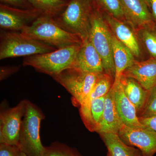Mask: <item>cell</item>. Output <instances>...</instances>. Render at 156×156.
Listing matches in <instances>:
<instances>
[{
  "label": "cell",
  "mask_w": 156,
  "mask_h": 156,
  "mask_svg": "<svg viewBox=\"0 0 156 156\" xmlns=\"http://www.w3.org/2000/svg\"><path fill=\"white\" fill-rule=\"evenodd\" d=\"M21 33L57 49L71 45L82 44L83 42L79 36L68 32L60 27L54 17L44 14L22 30Z\"/></svg>",
  "instance_id": "1"
},
{
  "label": "cell",
  "mask_w": 156,
  "mask_h": 156,
  "mask_svg": "<svg viewBox=\"0 0 156 156\" xmlns=\"http://www.w3.org/2000/svg\"><path fill=\"white\" fill-rule=\"evenodd\" d=\"M93 4L89 39L103 62L104 72L114 80L115 70L113 57L112 33L100 9Z\"/></svg>",
  "instance_id": "2"
},
{
  "label": "cell",
  "mask_w": 156,
  "mask_h": 156,
  "mask_svg": "<svg viewBox=\"0 0 156 156\" xmlns=\"http://www.w3.org/2000/svg\"><path fill=\"white\" fill-rule=\"evenodd\" d=\"M44 115L38 108L30 101H26L18 147L27 156H44L45 147L40 136L41 122Z\"/></svg>",
  "instance_id": "3"
},
{
  "label": "cell",
  "mask_w": 156,
  "mask_h": 156,
  "mask_svg": "<svg viewBox=\"0 0 156 156\" xmlns=\"http://www.w3.org/2000/svg\"><path fill=\"white\" fill-rule=\"evenodd\" d=\"M93 7L92 0H69L63 11L54 19L60 27L79 36L84 41L89 38Z\"/></svg>",
  "instance_id": "4"
},
{
  "label": "cell",
  "mask_w": 156,
  "mask_h": 156,
  "mask_svg": "<svg viewBox=\"0 0 156 156\" xmlns=\"http://www.w3.org/2000/svg\"><path fill=\"white\" fill-rule=\"evenodd\" d=\"M81 45H71L50 53L29 56L24 59L23 65L31 66L53 77L65 70L73 68Z\"/></svg>",
  "instance_id": "5"
},
{
  "label": "cell",
  "mask_w": 156,
  "mask_h": 156,
  "mask_svg": "<svg viewBox=\"0 0 156 156\" xmlns=\"http://www.w3.org/2000/svg\"><path fill=\"white\" fill-rule=\"evenodd\" d=\"M56 48L19 33L4 32L1 34L0 59L31 56L53 52Z\"/></svg>",
  "instance_id": "6"
},
{
  "label": "cell",
  "mask_w": 156,
  "mask_h": 156,
  "mask_svg": "<svg viewBox=\"0 0 156 156\" xmlns=\"http://www.w3.org/2000/svg\"><path fill=\"white\" fill-rule=\"evenodd\" d=\"M100 74L85 72L71 68L53 78L69 92L74 103L80 106L89 97Z\"/></svg>",
  "instance_id": "7"
},
{
  "label": "cell",
  "mask_w": 156,
  "mask_h": 156,
  "mask_svg": "<svg viewBox=\"0 0 156 156\" xmlns=\"http://www.w3.org/2000/svg\"><path fill=\"white\" fill-rule=\"evenodd\" d=\"M26 101H22L17 106L1 113L0 144L18 146Z\"/></svg>",
  "instance_id": "8"
},
{
  "label": "cell",
  "mask_w": 156,
  "mask_h": 156,
  "mask_svg": "<svg viewBox=\"0 0 156 156\" xmlns=\"http://www.w3.org/2000/svg\"><path fill=\"white\" fill-rule=\"evenodd\" d=\"M118 134L127 145L138 149L143 156H153L156 153V131L152 129L124 125Z\"/></svg>",
  "instance_id": "9"
},
{
  "label": "cell",
  "mask_w": 156,
  "mask_h": 156,
  "mask_svg": "<svg viewBox=\"0 0 156 156\" xmlns=\"http://www.w3.org/2000/svg\"><path fill=\"white\" fill-rule=\"evenodd\" d=\"M42 14L41 11L34 8L19 9L1 4L0 27L8 30L21 31Z\"/></svg>",
  "instance_id": "10"
},
{
  "label": "cell",
  "mask_w": 156,
  "mask_h": 156,
  "mask_svg": "<svg viewBox=\"0 0 156 156\" xmlns=\"http://www.w3.org/2000/svg\"><path fill=\"white\" fill-rule=\"evenodd\" d=\"M102 13L111 30L117 39L131 51L134 57H139L141 51L136 32L127 22L117 19L106 13Z\"/></svg>",
  "instance_id": "11"
},
{
  "label": "cell",
  "mask_w": 156,
  "mask_h": 156,
  "mask_svg": "<svg viewBox=\"0 0 156 156\" xmlns=\"http://www.w3.org/2000/svg\"><path fill=\"white\" fill-rule=\"evenodd\" d=\"M127 23L135 31L154 22L148 6L144 0H120Z\"/></svg>",
  "instance_id": "12"
},
{
  "label": "cell",
  "mask_w": 156,
  "mask_h": 156,
  "mask_svg": "<svg viewBox=\"0 0 156 156\" xmlns=\"http://www.w3.org/2000/svg\"><path fill=\"white\" fill-rule=\"evenodd\" d=\"M73 68L85 72L98 74L105 73L101 57L89 38L82 44Z\"/></svg>",
  "instance_id": "13"
},
{
  "label": "cell",
  "mask_w": 156,
  "mask_h": 156,
  "mask_svg": "<svg viewBox=\"0 0 156 156\" xmlns=\"http://www.w3.org/2000/svg\"><path fill=\"white\" fill-rule=\"evenodd\" d=\"M134 79L148 91L156 86V58H150L145 61L135 60L122 76Z\"/></svg>",
  "instance_id": "14"
},
{
  "label": "cell",
  "mask_w": 156,
  "mask_h": 156,
  "mask_svg": "<svg viewBox=\"0 0 156 156\" xmlns=\"http://www.w3.org/2000/svg\"><path fill=\"white\" fill-rule=\"evenodd\" d=\"M115 105L122 122L131 128L145 127L140 123L135 106L125 95L120 83L112 87Z\"/></svg>",
  "instance_id": "15"
},
{
  "label": "cell",
  "mask_w": 156,
  "mask_h": 156,
  "mask_svg": "<svg viewBox=\"0 0 156 156\" xmlns=\"http://www.w3.org/2000/svg\"><path fill=\"white\" fill-rule=\"evenodd\" d=\"M124 125L116 108L112 88L105 96L103 115L95 132L118 134Z\"/></svg>",
  "instance_id": "16"
},
{
  "label": "cell",
  "mask_w": 156,
  "mask_h": 156,
  "mask_svg": "<svg viewBox=\"0 0 156 156\" xmlns=\"http://www.w3.org/2000/svg\"><path fill=\"white\" fill-rule=\"evenodd\" d=\"M112 44L113 57L115 70L113 85H116L119 83L124 71L134 63L135 59L131 51L120 42L113 33Z\"/></svg>",
  "instance_id": "17"
},
{
  "label": "cell",
  "mask_w": 156,
  "mask_h": 156,
  "mask_svg": "<svg viewBox=\"0 0 156 156\" xmlns=\"http://www.w3.org/2000/svg\"><path fill=\"white\" fill-rule=\"evenodd\" d=\"M120 83L125 95L135 106L138 115L145 105L149 91L132 78L122 76Z\"/></svg>",
  "instance_id": "18"
},
{
  "label": "cell",
  "mask_w": 156,
  "mask_h": 156,
  "mask_svg": "<svg viewBox=\"0 0 156 156\" xmlns=\"http://www.w3.org/2000/svg\"><path fill=\"white\" fill-rule=\"evenodd\" d=\"M105 96L96 98L88 104L80 106L81 118L86 127L92 132H95L103 115Z\"/></svg>",
  "instance_id": "19"
},
{
  "label": "cell",
  "mask_w": 156,
  "mask_h": 156,
  "mask_svg": "<svg viewBox=\"0 0 156 156\" xmlns=\"http://www.w3.org/2000/svg\"><path fill=\"white\" fill-rule=\"evenodd\" d=\"M110 156H142L138 149L126 144L116 133L99 134Z\"/></svg>",
  "instance_id": "20"
},
{
  "label": "cell",
  "mask_w": 156,
  "mask_h": 156,
  "mask_svg": "<svg viewBox=\"0 0 156 156\" xmlns=\"http://www.w3.org/2000/svg\"><path fill=\"white\" fill-rule=\"evenodd\" d=\"M136 33L150 58H156V22L155 21L136 30Z\"/></svg>",
  "instance_id": "21"
},
{
  "label": "cell",
  "mask_w": 156,
  "mask_h": 156,
  "mask_svg": "<svg viewBox=\"0 0 156 156\" xmlns=\"http://www.w3.org/2000/svg\"><path fill=\"white\" fill-rule=\"evenodd\" d=\"M34 9L42 14L55 17L63 11L68 2L64 0H27Z\"/></svg>",
  "instance_id": "22"
},
{
  "label": "cell",
  "mask_w": 156,
  "mask_h": 156,
  "mask_svg": "<svg viewBox=\"0 0 156 156\" xmlns=\"http://www.w3.org/2000/svg\"><path fill=\"white\" fill-rule=\"evenodd\" d=\"M113 83L114 79L110 76L105 73L100 74L89 97L81 105L88 104L94 99L106 96L112 89Z\"/></svg>",
  "instance_id": "23"
},
{
  "label": "cell",
  "mask_w": 156,
  "mask_h": 156,
  "mask_svg": "<svg viewBox=\"0 0 156 156\" xmlns=\"http://www.w3.org/2000/svg\"><path fill=\"white\" fill-rule=\"evenodd\" d=\"M92 2L103 13L127 22L120 0H92Z\"/></svg>",
  "instance_id": "24"
},
{
  "label": "cell",
  "mask_w": 156,
  "mask_h": 156,
  "mask_svg": "<svg viewBox=\"0 0 156 156\" xmlns=\"http://www.w3.org/2000/svg\"><path fill=\"white\" fill-rule=\"evenodd\" d=\"M44 156H82L73 148L59 142H54L45 147Z\"/></svg>",
  "instance_id": "25"
},
{
  "label": "cell",
  "mask_w": 156,
  "mask_h": 156,
  "mask_svg": "<svg viewBox=\"0 0 156 156\" xmlns=\"http://www.w3.org/2000/svg\"><path fill=\"white\" fill-rule=\"evenodd\" d=\"M137 115L139 119L156 116V86L149 91L145 105Z\"/></svg>",
  "instance_id": "26"
},
{
  "label": "cell",
  "mask_w": 156,
  "mask_h": 156,
  "mask_svg": "<svg viewBox=\"0 0 156 156\" xmlns=\"http://www.w3.org/2000/svg\"><path fill=\"white\" fill-rule=\"evenodd\" d=\"M20 153L17 146L0 144V156H20Z\"/></svg>",
  "instance_id": "27"
},
{
  "label": "cell",
  "mask_w": 156,
  "mask_h": 156,
  "mask_svg": "<svg viewBox=\"0 0 156 156\" xmlns=\"http://www.w3.org/2000/svg\"><path fill=\"white\" fill-rule=\"evenodd\" d=\"M1 4L21 9H32L27 0H0Z\"/></svg>",
  "instance_id": "28"
},
{
  "label": "cell",
  "mask_w": 156,
  "mask_h": 156,
  "mask_svg": "<svg viewBox=\"0 0 156 156\" xmlns=\"http://www.w3.org/2000/svg\"><path fill=\"white\" fill-rule=\"evenodd\" d=\"M19 66H2L1 67L0 77L1 80L15 73L19 69Z\"/></svg>",
  "instance_id": "29"
},
{
  "label": "cell",
  "mask_w": 156,
  "mask_h": 156,
  "mask_svg": "<svg viewBox=\"0 0 156 156\" xmlns=\"http://www.w3.org/2000/svg\"><path fill=\"white\" fill-rule=\"evenodd\" d=\"M139 120L144 126L156 131V116L147 119H139Z\"/></svg>",
  "instance_id": "30"
},
{
  "label": "cell",
  "mask_w": 156,
  "mask_h": 156,
  "mask_svg": "<svg viewBox=\"0 0 156 156\" xmlns=\"http://www.w3.org/2000/svg\"><path fill=\"white\" fill-rule=\"evenodd\" d=\"M150 11L154 20L156 22V0H150Z\"/></svg>",
  "instance_id": "31"
},
{
  "label": "cell",
  "mask_w": 156,
  "mask_h": 156,
  "mask_svg": "<svg viewBox=\"0 0 156 156\" xmlns=\"http://www.w3.org/2000/svg\"><path fill=\"white\" fill-rule=\"evenodd\" d=\"M144 2L146 3L147 5L148 6L150 10L151 7V2L150 0H144Z\"/></svg>",
  "instance_id": "32"
},
{
  "label": "cell",
  "mask_w": 156,
  "mask_h": 156,
  "mask_svg": "<svg viewBox=\"0 0 156 156\" xmlns=\"http://www.w3.org/2000/svg\"><path fill=\"white\" fill-rule=\"evenodd\" d=\"M20 156H27L25 154H24L22 152H21V153H20Z\"/></svg>",
  "instance_id": "33"
},
{
  "label": "cell",
  "mask_w": 156,
  "mask_h": 156,
  "mask_svg": "<svg viewBox=\"0 0 156 156\" xmlns=\"http://www.w3.org/2000/svg\"><path fill=\"white\" fill-rule=\"evenodd\" d=\"M110 156V154H109L108 152L107 154V156Z\"/></svg>",
  "instance_id": "34"
},
{
  "label": "cell",
  "mask_w": 156,
  "mask_h": 156,
  "mask_svg": "<svg viewBox=\"0 0 156 156\" xmlns=\"http://www.w3.org/2000/svg\"><path fill=\"white\" fill-rule=\"evenodd\" d=\"M64 1H67V0H64Z\"/></svg>",
  "instance_id": "35"
},
{
  "label": "cell",
  "mask_w": 156,
  "mask_h": 156,
  "mask_svg": "<svg viewBox=\"0 0 156 156\" xmlns=\"http://www.w3.org/2000/svg\"></svg>",
  "instance_id": "36"
}]
</instances>
